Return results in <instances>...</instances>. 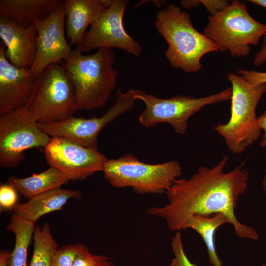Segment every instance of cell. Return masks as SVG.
Wrapping results in <instances>:
<instances>
[{"instance_id":"obj_1","label":"cell","mask_w":266,"mask_h":266,"mask_svg":"<svg viewBox=\"0 0 266 266\" xmlns=\"http://www.w3.org/2000/svg\"><path fill=\"white\" fill-rule=\"evenodd\" d=\"M228 160V156L224 155L214 166H200L189 179H178L166 192L168 203L149 208L147 213L164 219L168 229L176 232L196 214L221 213L239 238L257 240L259 235L256 230L241 223L235 214L238 199L247 189L249 173L243 163L225 172Z\"/></svg>"},{"instance_id":"obj_2","label":"cell","mask_w":266,"mask_h":266,"mask_svg":"<svg viewBox=\"0 0 266 266\" xmlns=\"http://www.w3.org/2000/svg\"><path fill=\"white\" fill-rule=\"evenodd\" d=\"M154 24L168 44L164 54L173 68L197 73L203 68V56L218 51L212 41L194 28L189 13L174 4L159 10Z\"/></svg>"},{"instance_id":"obj_3","label":"cell","mask_w":266,"mask_h":266,"mask_svg":"<svg viewBox=\"0 0 266 266\" xmlns=\"http://www.w3.org/2000/svg\"><path fill=\"white\" fill-rule=\"evenodd\" d=\"M115 60L112 49L101 48L90 55L74 50L68 61L61 62L74 86L78 110L104 106L118 84Z\"/></svg>"},{"instance_id":"obj_4","label":"cell","mask_w":266,"mask_h":266,"mask_svg":"<svg viewBox=\"0 0 266 266\" xmlns=\"http://www.w3.org/2000/svg\"><path fill=\"white\" fill-rule=\"evenodd\" d=\"M231 115L227 123L213 127L224 139L228 149L238 154L258 140L261 131L256 108L266 93V83L252 84L239 75L230 73Z\"/></svg>"},{"instance_id":"obj_5","label":"cell","mask_w":266,"mask_h":266,"mask_svg":"<svg viewBox=\"0 0 266 266\" xmlns=\"http://www.w3.org/2000/svg\"><path fill=\"white\" fill-rule=\"evenodd\" d=\"M266 33V25L250 15L244 2L234 0L220 12L208 16L203 33L218 51L229 52L233 58H244L250 53V45H257Z\"/></svg>"},{"instance_id":"obj_6","label":"cell","mask_w":266,"mask_h":266,"mask_svg":"<svg viewBox=\"0 0 266 266\" xmlns=\"http://www.w3.org/2000/svg\"><path fill=\"white\" fill-rule=\"evenodd\" d=\"M103 172L113 187H131L137 193L162 194L182 174L180 164L172 160L159 164L141 162L132 154L107 159Z\"/></svg>"},{"instance_id":"obj_7","label":"cell","mask_w":266,"mask_h":266,"mask_svg":"<svg viewBox=\"0 0 266 266\" xmlns=\"http://www.w3.org/2000/svg\"><path fill=\"white\" fill-rule=\"evenodd\" d=\"M24 106L38 123L73 116L78 110L75 89L61 62L50 65L36 78Z\"/></svg>"},{"instance_id":"obj_8","label":"cell","mask_w":266,"mask_h":266,"mask_svg":"<svg viewBox=\"0 0 266 266\" xmlns=\"http://www.w3.org/2000/svg\"><path fill=\"white\" fill-rule=\"evenodd\" d=\"M231 87L205 97L196 98L177 95L168 99H160L136 89V100H142L145 108L139 117V121L145 127L161 123H167L179 134H184L188 129V121L191 116L203 107L231 100Z\"/></svg>"},{"instance_id":"obj_9","label":"cell","mask_w":266,"mask_h":266,"mask_svg":"<svg viewBox=\"0 0 266 266\" xmlns=\"http://www.w3.org/2000/svg\"><path fill=\"white\" fill-rule=\"evenodd\" d=\"M50 139L24 106L0 116V166L17 167L26 150L44 147Z\"/></svg>"},{"instance_id":"obj_10","label":"cell","mask_w":266,"mask_h":266,"mask_svg":"<svg viewBox=\"0 0 266 266\" xmlns=\"http://www.w3.org/2000/svg\"><path fill=\"white\" fill-rule=\"evenodd\" d=\"M136 90L125 93L118 89L116 102L101 117L68 118L46 123H38L40 129L51 137H63L86 147L97 149V138L100 131L107 124L131 110L135 105Z\"/></svg>"},{"instance_id":"obj_11","label":"cell","mask_w":266,"mask_h":266,"mask_svg":"<svg viewBox=\"0 0 266 266\" xmlns=\"http://www.w3.org/2000/svg\"><path fill=\"white\" fill-rule=\"evenodd\" d=\"M128 3L127 0H112L110 6L91 24L74 50L83 53L95 49L116 48L139 56L141 46L129 35L123 24Z\"/></svg>"},{"instance_id":"obj_12","label":"cell","mask_w":266,"mask_h":266,"mask_svg":"<svg viewBox=\"0 0 266 266\" xmlns=\"http://www.w3.org/2000/svg\"><path fill=\"white\" fill-rule=\"evenodd\" d=\"M44 153L48 165L63 173L70 181L83 180L103 171L107 160L98 149L60 137H51Z\"/></svg>"},{"instance_id":"obj_13","label":"cell","mask_w":266,"mask_h":266,"mask_svg":"<svg viewBox=\"0 0 266 266\" xmlns=\"http://www.w3.org/2000/svg\"><path fill=\"white\" fill-rule=\"evenodd\" d=\"M66 15L63 4L46 19L36 23V55L31 70L36 78L50 65L68 61L72 53L65 35Z\"/></svg>"},{"instance_id":"obj_14","label":"cell","mask_w":266,"mask_h":266,"mask_svg":"<svg viewBox=\"0 0 266 266\" xmlns=\"http://www.w3.org/2000/svg\"><path fill=\"white\" fill-rule=\"evenodd\" d=\"M5 46L0 43V116L27 103L36 77L30 68L13 66L5 56Z\"/></svg>"},{"instance_id":"obj_15","label":"cell","mask_w":266,"mask_h":266,"mask_svg":"<svg viewBox=\"0 0 266 266\" xmlns=\"http://www.w3.org/2000/svg\"><path fill=\"white\" fill-rule=\"evenodd\" d=\"M37 35L35 24L23 27L0 16V37L6 47L5 56L16 67L31 68L36 55Z\"/></svg>"},{"instance_id":"obj_16","label":"cell","mask_w":266,"mask_h":266,"mask_svg":"<svg viewBox=\"0 0 266 266\" xmlns=\"http://www.w3.org/2000/svg\"><path fill=\"white\" fill-rule=\"evenodd\" d=\"M112 0H65L63 7L70 45L78 46L87 28L111 5Z\"/></svg>"},{"instance_id":"obj_17","label":"cell","mask_w":266,"mask_h":266,"mask_svg":"<svg viewBox=\"0 0 266 266\" xmlns=\"http://www.w3.org/2000/svg\"><path fill=\"white\" fill-rule=\"evenodd\" d=\"M62 3L60 0H0V15L28 27L46 19Z\"/></svg>"},{"instance_id":"obj_18","label":"cell","mask_w":266,"mask_h":266,"mask_svg":"<svg viewBox=\"0 0 266 266\" xmlns=\"http://www.w3.org/2000/svg\"><path fill=\"white\" fill-rule=\"evenodd\" d=\"M81 193L76 190L61 188L34 196L25 203L14 207V214L25 220L36 223L43 215L61 210L71 198H79Z\"/></svg>"},{"instance_id":"obj_19","label":"cell","mask_w":266,"mask_h":266,"mask_svg":"<svg viewBox=\"0 0 266 266\" xmlns=\"http://www.w3.org/2000/svg\"><path fill=\"white\" fill-rule=\"evenodd\" d=\"M63 173L52 166L47 170L26 178L10 176L7 183L25 198H30L45 192L60 188L69 181Z\"/></svg>"},{"instance_id":"obj_20","label":"cell","mask_w":266,"mask_h":266,"mask_svg":"<svg viewBox=\"0 0 266 266\" xmlns=\"http://www.w3.org/2000/svg\"><path fill=\"white\" fill-rule=\"evenodd\" d=\"M229 223L228 219L221 213L210 215L196 214L184 224L182 229H191L198 233L205 244L209 260L213 266H222L217 254L214 236L217 229L224 224Z\"/></svg>"},{"instance_id":"obj_21","label":"cell","mask_w":266,"mask_h":266,"mask_svg":"<svg viewBox=\"0 0 266 266\" xmlns=\"http://www.w3.org/2000/svg\"><path fill=\"white\" fill-rule=\"evenodd\" d=\"M35 223L13 214L6 229L15 236V245L11 254V266H27L28 247L31 243Z\"/></svg>"},{"instance_id":"obj_22","label":"cell","mask_w":266,"mask_h":266,"mask_svg":"<svg viewBox=\"0 0 266 266\" xmlns=\"http://www.w3.org/2000/svg\"><path fill=\"white\" fill-rule=\"evenodd\" d=\"M34 247L28 266H51V258L59 248L54 238L50 226H35L33 232Z\"/></svg>"},{"instance_id":"obj_23","label":"cell","mask_w":266,"mask_h":266,"mask_svg":"<svg viewBox=\"0 0 266 266\" xmlns=\"http://www.w3.org/2000/svg\"><path fill=\"white\" fill-rule=\"evenodd\" d=\"M83 244H67L57 248L51 258V266H73L74 259Z\"/></svg>"},{"instance_id":"obj_24","label":"cell","mask_w":266,"mask_h":266,"mask_svg":"<svg viewBox=\"0 0 266 266\" xmlns=\"http://www.w3.org/2000/svg\"><path fill=\"white\" fill-rule=\"evenodd\" d=\"M73 266H113V262L108 256L92 254L83 245L74 259Z\"/></svg>"},{"instance_id":"obj_25","label":"cell","mask_w":266,"mask_h":266,"mask_svg":"<svg viewBox=\"0 0 266 266\" xmlns=\"http://www.w3.org/2000/svg\"><path fill=\"white\" fill-rule=\"evenodd\" d=\"M171 246L174 254L170 266H197L187 256L183 246L181 233L176 232L172 238Z\"/></svg>"},{"instance_id":"obj_26","label":"cell","mask_w":266,"mask_h":266,"mask_svg":"<svg viewBox=\"0 0 266 266\" xmlns=\"http://www.w3.org/2000/svg\"><path fill=\"white\" fill-rule=\"evenodd\" d=\"M18 192L8 183L1 184L0 186V210H13L17 203Z\"/></svg>"},{"instance_id":"obj_27","label":"cell","mask_w":266,"mask_h":266,"mask_svg":"<svg viewBox=\"0 0 266 266\" xmlns=\"http://www.w3.org/2000/svg\"><path fill=\"white\" fill-rule=\"evenodd\" d=\"M236 74L252 84L266 83V72H258L245 69L237 68Z\"/></svg>"},{"instance_id":"obj_28","label":"cell","mask_w":266,"mask_h":266,"mask_svg":"<svg viewBox=\"0 0 266 266\" xmlns=\"http://www.w3.org/2000/svg\"><path fill=\"white\" fill-rule=\"evenodd\" d=\"M199 1L209 13L210 15L218 13L230 3L229 1L226 0H199Z\"/></svg>"},{"instance_id":"obj_29","label":"cell","mask_w":266,"mask_h":266,"mask_svg":"<svg viewBox=\"0 0 266 266\" xmlns=\"http://www.w3.org/2000/svg\"><path fill=\"white\" fill-rule=\"evenodd\" d=\"M263 38L261 49L255 54L253 59V64L256 67L261 66L266 62V33Z\"/></svg>"},{"instance_id":"obj_30","label":"cell","mask_w":266,"mask_h":266,"mask_svg":"<svg viewBox=\"0 0 266 266\" xmlns=\"http://www.w3.org/2000/svg\"><path fill=\"white\" fill-rule=\"evenodd\" d=\"M257 119L260 129L264 132L260 146L261 148H266V110Z\"/></svg>"},{"instance_id":"obj_31","label":"cell","mask_w":266,"mask_h":266,"mask_svg":"<svg viewBox=\"0 0 266 266\" xmlns=\"http://www.w3.org/2000/svg\"><path fill=\"white\" fill-rule=\"evenodd\" d=\"M12 252L8 250H2L0 252V266H11Z\"/></svg>"},{"instance_id":"obj_32","label":"cell","mask_w":266,"mask_h":266,"mask_svg":"<svg viewBox=\"0 0 266 266\" xmlns=\"http://www.w3.org/2000/svg\"><path fill=\"white\" fill-rule=\"evenodd\" d=\"M180 4L182 7L186 9H190L194 7H198L201 5L199 0H182L180 2Z\"/></svg>"},{"instance_id":"obj_33","label":"cell","mask_w":266,"mask_h":266,"mask_svg":"<svg viewBox=\"0 0 266 266\" xmlns=\"http://www.w3.org/2000/svg\"><path fill=\"white\" fill-rule=\"evenodd\" d=\"M248 1L266 9V0H249Z\"/></svg>"},{"instance_id":"obj_34","label":"cell","mask_w":266,"mask_h":266,"mask_svg":"<svg viewBox=\"0 0 266 266\" xmlns=\"http://www.w3.org/2000/svg\"><path fill=\"white\" fill-rule=\"evenodd\" d=\"M262 186L264 192L266 194V167L264 170V174L262 180Z\"/></svg>"},{"instance_id":"obj_35","label":"cell","mask_w":266,"mask_h":266,"mask_svg":"<svg viewBox=\"0 0 266 266\" xmlns=\"http://www.w3.org/2000/svg\"><path fill=\"white\" fill-rule=\"evenodd\" d=\"M260 266H266V263H264V264H263L262 265H261Z\"/></svg>"}]
</instances>
